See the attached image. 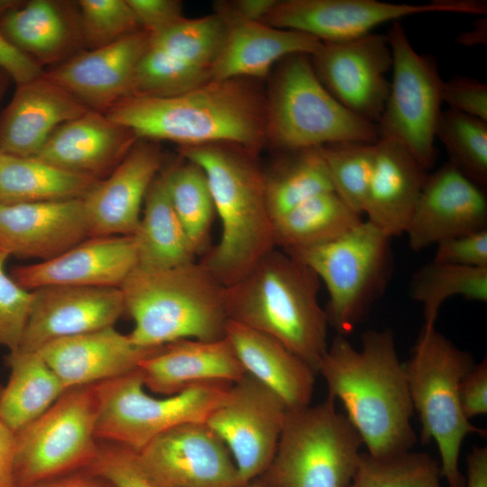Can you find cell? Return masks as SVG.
<instances>
[{
  "label": "cell",
  "mask_w": 487,
  "mask_h": 487,
  "mask_svg": "<svg viewBox=\"0 0 487 487\" xmlns=\"http://www.w3.org/2000/svg\"><path fill=\"white\" fill-rule=\"evenodd\" d=\"M328 397L339 400L367 454L376 458L410 451L414 409L404 365L391 329L368 330L362 346L337 335L317 366Z\"/></svg>",
  "instance_id": "cell-1"
},
{
  "label": "cell",
  "mask_w": 487,
  "mask_h": 487,
  "mask_svg": "<svg viewBox=\"0 0 487 487\" xmlns=\"http://www.w3.org/2000/svg\"><path fill=\"white\" fill-rule=\"evenodd\" d=\"M104 114L138 139L180 147L231 144L255 152L267 141L266 98L245 78H211L169 97L131 96Z\"/></svg>",
  "instance_id": "cell-2"
},
{
  "label": "cell",
  "mask_w": 487,
  "mask_h": 487,
  "mask_svg": "<svg viewBox=\"0 0 487 487\" xmlns=\"http://www.w3.org/2000/svg\"><path fill=\"white\" fill-rule=\"evenodd\" d=\"M180 153L203 170L221 223L219 242L200 262L227 287L276 249L264 172L253 152L231 144L181 147Z\"/></svg>",
  "instance_id": "cell-3"
},
{
  "label": "cell",
  "mask_w": 487,
  "mask_h": 487,
  "mask_svg": "<svg viewBox=\"0 0 487 487\" xmlns=\"http://www.w3.org/2000/svg\"><path fill=\"white\" fill-rule=\"evenodd\" d=\"M319 288L311 269L276 248L225 287L226 315L275 338L317 373L328 347L329 325L318 301Z\"/></svg>",
  "instance_id": "cell-4"
},
{
  "label": "cell",
  "mask_w": 487,
  "mask_h": 487,
  "mask_svg": "<svg viewBox=\"0 0 487 487\" xmlns=\"http://www.w3.org/2000/svg\"><path fill=\"white\" fill-rule=\"evenodd\" d=\"M120 289L124 313L134 322L129 336L138 346L225 337V287L200 262L161 270L136 267Z\"/></svg>",
  "instance_id": "cell-5"
},
{
  "label": "cell",
  "mask_w": 487,
  "mask_h": 487,
  "mask_svg": "<svg viewBox=\"0 0 487 487\" xmlns=\"http://www.w3.org/2000/svg\"><path fill=\"white\" fill-rule=\"evenodd\" d=\"M470 352L460 349L436 327L422 328L404 365L414 411L421 425V441H434L440 473L447 487H465L459 456L468 435H485L464 416L459 397L464 376L474 366Z\"/></svg>",
  "instance_id": "cell-6"
},
{
  "label": "cell",
  "mask_w": 487,
  "mask_h": 487,
  "mask_svg": "<svg viewBox=\"0 0 487 487\" xmlns=\"http://www.w3.org/2000/svg\"><path fill=\"white\" fill-rule=\"evenodd\" d=\"M266 127L267 141L280 152L379 139L377 124L342 106L303 53L277 64L266 99Z\"/></svg>",
  "instance_id": "cell-7"
},
{
  "label": "cell",
  "mask_w": 487,
  "mask_h": 487,
  "mask_svg": "<svg viewBox=\"0 0 487 487\" xmlns=\"http://www.w3.org/2000/svg\"><path fill=\"white\" fill-rule=\"evenodd\" d=\"M327 398L288 410L275 455L259 477L271 487H349L362 439Z\"/></svg>",
  "instance_id": "cell-8"
},
{
  "label": "cell",
  "mask_w": 487,
  "mask_h": 487,
  "mask_svg": "<svg viewBox=\"0 0 487 487\" xmlns=\"http://www.w3.org/2000/svg\"><path fill=\"white\" fill-rule=\"evenodd\" d=\"M231 385L202 383L157 398L145 391L140 369L96 383V436L139 452L169 429L186 423H206L224 401Z\"/></svg>",
  "instance_id": "cell-9"
},
{
  "label": "cell",
  "mask_w": 487,
  "mask_h": 487,
  "mask_svg": "<svg viewBox=\"0 0 487 487\" xmlns=\"http://www.w3.org/2000/svg\"><path fill=\"white\" fill-rule=\"evenodd\" d=\"M391 240L363 220L333 242L288 253L311 269L326 285V313L337 335L346 336L353 332L381 292L390 271Z\"/></svg>",
  "instance_id": "cell-10"
},
{
  "label": "cell",
  "mask_w": 487,
  "mask_h": 487,
  "mask_svg": "<svg viewBox=\"0 0 487 487\" xmlns=\"http://www.w3.org/2000/svg\"><path fill=\"white\" fill-rule=\"evenodd\" d=\"M98 401L95 384L66 391L15 434L14 477L25 487L86 470L96 458Z\"/></svg>",
  "instance_id": "cell-11"
},
{
  "label": "cell",
  "mask_w": 487,
  "mask_h": 487,
  "mask_svg": "<svg viewBox=\"0 0 487 487\" xmlns=\"http://www.w3.org/2000/svg\"><path fill=\"white\" fill-rule=\"evenodd\" d=\"M387 37L392 77L377 123L379 138L398 142L428 170L436 159V131L442 113L444 80L436 60L416 51L400 21L391 23Z\"/></svg>",
  "instance_id": "cell-12"
},
{
  "label": "cell",
  "mask_w": 487,
  "mask_h": 487,
  "mask_svg": "<svg viewBox=\"0 0 487 487\" xmlns=\"http://www.w3.org/2000/svg\"><path fill=\"white\" fill-rule=\"evenodd\" d=\"M427 13L483 15L482 0H436L426 4L378 0L278 1L263 23L311 35L321 42H339L370 32L378 25Z\"/></svg>",
  "instance_id": "cell-13"
},
{
  "label": "cell",
  "mask_w": 487,
  "mask_h": 487,
  "mask_svg": "<svg viewBox=\"0 0 487 487\" xmlns=\"http://www.w3.org/2000/svg\"><path fill=\"white\" fill-rule=\"evenodd\" d=\"M288 410L276 393L246 372L207 418L206 424L230 451L243 486L269 467Z\"/></svg>",
  "instance_id": "cell-14"
},
{
  "label": "cell",
  "mask_w": 487,
  "mask_h": 487,
  "mask_svg": "<svg viewBox=\"0 0 487 487\" xmlns=\"http://www.w3.org/2000/svg\"><path fill=\"white\" fill-rule=\"evenodd\" d=\"M310 60L321 83L342 106L377 124L390 91L392 56L387 34L322 42Z\"/></svg>",
  "instance_id": "cell-15"
},
{
  "label": "cell",
  "mask_w": 487,
  "mask_h": 487,
  "mask_svg": "<svg viewBox=\"0 0 487 487\" xmlns=\"http://www.w3.org/2000/svg\"><path fill=\"white\" fill-rule=\"evenodd\" d=\"M137 453L161 487H243L230 451L206 423L169 429Z\"/></svg>",
  "instance_id": "cell-16"
},
{
  "label": "cell",
  "mask_w": 487,
  "mask_h": 487,
  "mask_svg": "<svg viewBox=\"0 0 487 487\" xmlns=\"http://www.w3.org/2000/svg\"><path fill=\"white\" fill-rule=\"evenodd\" d=\"M486 191L449 162L428 173L405 232L409 247L487 229Z\"/></svg>",
  "instance_id": "cell-17"
},
{
  "label": "cell",
  "mask_w": 487,
  "mask_h": 487,
  "mask_svg": "<svg viewBox=\"0 0 487 487\" xmlns=\"http://www.w3.org/2000/svg\"><path fill=\"white\" fill-rule=\"evenodd\" d=\"M33 291V302L18 349L39 351L65 337L114 326L124 313L120 288L48 286Z\"/></svg>",
  "instance_id": "cell-18"
},
{
  "label": "cell",
  "mask_w": 487,
  "mask_h": 487,
  "mask_svg": "<svg viewBox=\"0 0 487 487\" xmlns=\"http://www.w3.org/2000/svg\"><path fill=\"white\" fill-rule=\"evenodd\" d=\"M161 164L162 154L154 142L137 141L119 165L81 198L88 237L133 235Z\"/></svg>",
  "instance_id": "cell-19"
},
{
  "label": "cell",
  "mask_w": 487,
  "mask_h": 487,
  "mask_svg": "<svg viewBox=\"0 0 487 487\" xmlns=\"http://www.w3.org/2000/svg\"><path fill=\"white\" fill-rule=\"evenodd\" d=\"M136 266L133 235L88 237L49 260L15 266L11 276L31 291L48 286L120 288Z\"/></svg>",
  "instance_id": "cell-20"
},
{
  "label": "cell",
  "mask_w": 487,
  "mask_h": 487,
  "mask_svg": "<svg viewBox=\"0 0 487 487\" xmlns=\"http://www.w3.org/2000/svg\"><path fill=\"white\" fill-rule=\"evenodd\" d=\"M143 30L76 55L44 76L89 110L106 113L132 94L137 65L146 51Z\"/></svg>",
  "instance_id": "cell-21"
},
{
  "label": "cell",
  "mask_w": 487,
  "mask_h": 487,
  "mask_svg": "<svg viewBox=\"0 0 487 487\" xmlns=\"http://www.w3.org/2000/svg\"><path fill=\"white\" fill-rule=\"evenodd\" d=\"M88 238L81 198L0 203V248L21 258H53Z\"/></svg>",
  "instance_id": "cell-22"
},
{
  "label": "cell",
  "mask_w": 487,
  "mask_h": 487,
  "mask_svg": "<svg viewBox=\"0 0 487 487\" xmlns=\"http://www.w3.org/2000/svg\"><path fill=\"white\" fill-rule=\"evenodd\" d=\"M139 139L106 114L89 110L60 125L35 158L96 180L107 177Z\"/></svg>",
  "instance_id": "cell-23"
},
{
  "label": "cell",
  "mask_w": 487,
  "mask_h": 487,
  "mask_svg": "<svg viewBox=\"0 0 487 487\" xmlns=\"http://www.w3.org/2000/svg\"><path fill=\"white\" fill-rule=\"evenodd\" d=\"M161 347L138 346L110 326L53 341L37 352L69 390L128 374Z\"/></svg>",
  "instance_id": "cell-24"
},
{
  "label": "cell",
  "mask_w": 487,
  "mask_h": 487,
  "mask_svg": "<svg viewBox=\"0 0 487 487\" xmlns=\"http://www.w3.org/2000/svg\"><path fill=\"white\" fill-rule=\"evenodd\" d=\"M87 111L44 74L19 84L0 114V153L34 157L60 125Z\"/></svg>",
  "instance_id": "cell-25"
},
{
  "label": "cell",
  "mask_w": 487,
  "mask_h": 487,
  "mask_svg": "<svg viewBox=\"0 0 487 487\" xmlns=\"http://www.w3.org/2000/svg\"><path fill=\"white\" fill-rule=\"evenodd\" d=\"M139 369L145 388L163 396L202 383H234L246 374L225 336L170 343L142 360Z\"/></svg>",
  "instance_id": "cell-26"
},
{
  "label": "cell",
  "mask_w": 487,
  "mask_h": 487,
  "mask_svg": "<svg viewBox=\"0 0 487 487\" xmlns=\"http://www.w3.org/2000/svg\"><path fill=\"white\" fill-rule=\"evenodd\" d=\"M363 215L391 238L405 234L427 170L400 143L379 138Z\"/></svg>",
  "instance_id": "cell-27"
},
{
  "label": "cell",
  "mask_w": 487,
  "mask_h": 487,
  "mask_svg": "<svg viewBox=\"0 0 487 487\" xmlns=\"http://www.w3.org/2000/svg\"><path fill=\"white\" fill-rule=\"evenodd\" d=\"M224 19L227 31L211 67L213 79L262 78L288 56H311L322 44L317 38L299 31L261 22Z\"/></svg>",
  "instance_id": "cell-28"
},
{
  "label": "cell",
  "mask_w": 487,
  "mask_h": 487,
  "mask_svg": "<svg viewBox=\"0 0 487 487\" xmlns=\"http://www.w3.org/2000/svg\"><path fill=\"white\" fill-rule=\"evenodd\" d=\"M225 336L245 372L276 393L289 410L311 403L317 372L275 338L229 320Z\"/></svg>",
  "instance_id": "cell-29"
},
{
  "label": "cell",
  "mask_w": 487,
  "mask_h": 487,
  "mask_svg": "<svg viewBox=\"0 0 487 487\" xmlns=\"http://www.w3.org/2000/svg\"><path fill=\"white\" fill-rule=\"evenodd\" d=\"M133 237L136 267L161 270L196 262L198 254L170 201L166 170L157 175L148 189Z\"/></svg>",
  "instance_id": "cell-30"
},
{
  "label": "cell",
  "mask_w": 487,
  "mask_h": 487,
  "mask_svg": "<svg viewBox=\"0 0 487 487\" xmlns=\"http://www.w3.org/2000/svg\"><path fill=\"white\" fill-rule=\"evenodd\" d=\"M7 383L0 391V419L16 433L42 415L68 391L39 352H10Z\"/></svg>",
  "instance_id": "cell-31"
},
{
  "label": "cell",
  "mask_w": 487,
  "mask_h": 487,
  "mask_svg": "<svg viewBox=\"0 0 487 487\" xmlns=\"http://www.w3.org/2000/svg\"><path fill=\"white\" fill-rule=\"evenodd\" d=\"M334 190L311 197L272 221L274 243L286 253L333 242L363 221Z\"/></svg>",
  "instance_id": "cell-32"
},
{
  "label": "cell",
  "mask_w": 487,
  "mask_h": 487,
  "mask_svg": "<svg viewBox=\"0 0 487 487\" xmlns=\"http://www.w3.org/2000/svg\"><path fill=\"white\" fill-rule=\"evenodd\" d=\"M0 32L39 64L61 58L81 36L61 5L49 0L14 6L0 18Z\"/></svg>",
  "instance_id": "cell-33"
},
{
  "label": "cell",
  "mask_w": 487,
  "mask_h": 487,
  "mask_svg": "<svg viewBox=\"0 0 487 487\" xmlns=\"http://www.w3.org/2000/svg\"><path fill=\"white\" fill-rule=\"evenodd\" d=\"M96 181L35 157L0 153V203L3 204L82 198Z\"/></svg>",
  "instance_id": "cell-34"
},
{
  "label": "cell",
  "mask_w": 487,
  "mask_h": 487,
  "mask_svg": "<svg viewBox=\"0 0 487 487\" xmlns=\"http://www.w3.org/2000/svg\"><path fill=\"white\" fill-rule=\"evenodd\" d=\"M281 152L264 172L265 198L272 221L311 197L333 190L319 148Z\"/></svg>",
  "instance_id": "cell-35"
},
{
  "label": "cell",
  "mask_w": 487,
  "mask_h": 487,
  "mask_svg": "<svg viewBox=\"0 0 487 487\" xmlns=\"http://www.w3.org/2000/svg\"><path fill=\"white\" fill-rule=\"evenodd\" d=\"M409 295L422 307L423 328L435 327L440 308L447 299L459 296L468 300L487 301V267H464L431 261L412 275Z\"/></svg>",
  "instance_id": "cell-36"
},
{
  "label": "cell",
  "mask_w": 487,
  "mask_h": 487,
  "mask_svg": "<svg viewBox=\"0 0 487 487\" xmlns=\"http://www.w3.org/2000/svg\"><path fill=\"white\" fill-rule=\"evenodd\" d=\"M168 191L176 215L197 254L207 251L216 215L207 177L196 163L185 162L166 170Z\"/></svg>",
  "instance_id": "cell-37"
},
{
  "label": "cell",
  "mask_w": 487,
  "mask_h": 487,
  "mask_svg": "<svg viewBox=\"0 0 487 487\" xmlns=\"http://www.w3.org/2000/svg\"><path fill=\"white\" fill-rule=\"evenodd\" d=\"M226 31L227 23L217 13L193 19L182 17L162 30L148 33L149 45L211 71Z\"/></svg>",
  "instance_id": "cell-38"
},
{
  "label": "cell",
  "mask_w": 487,
  "mask_h": 487,
  "mask_svg": "<svg viewBox=\"0 0 487 487\" xmlns=\"http://www.w3.org/2000/svg\"><path fill=\"white\" fill-rule=\"evenodd\" d=\"M448 161L487 190V122L450 109L442 111L436 131Z\"/></svg>",
  "instance_id": "cell-39"
},
{
  "label": "cell",
  "mask_w": 487,
  "mask_h": 487,
  "mask_svg": "<svg viewBox=\"0 0 487 487\" xmlns=\"http://www.w3.org/2000/svg\"><path fill=\"white\" fill-rule=\"evenodd\" d=\"M442 479L439 463L427 453L376 458L362 452L349 487H446Z\"/></svg>",
  "instance_id": "cell-40"
},
{
  "label": "cell",
  "mask_w": 487,
  "mask_h": 487,
  "mask_svg": "<svg viewBox=\"0 0 487 487\" xmlns=\"http://www.w3.org/2000/svg\"><path fill=\"white\" fill-rule=\"evenodd\" d=\"M375 142H342L318 147L333 190L362 216L375 164Z\"/></svg>",
  "instance_id": "cell-41"
},
{
  "label": "cell",
  "mask_w": 487,
  "mask_h": 487,
  "mask_svg": "<svg viewBox=\"0 0 487 487\" xmlns=\"http://www.w3.org/2000/svg\"><path fill=\"white\" fill-rule=\"evenodd\" d=\"M211 78L210 69L186 63L148 43L135 70L131 96H174Z\"/></svg>",
  "instance_id": "cell-42"
},
{
  "label": "cell",
  "mask_w": 487,
  "mask_h": 487,
  "mask_svg": "<svg viewBox=\"0 0 487 487\" xmlns=\"http://www.w3.org/2000/svg\"><path fill=\"white\" fill-rule=\"evenodd\" d=\"M78 5L81 39L89 50L142 30L127 0H80Z\"/></svg>",
  "instance_id": "cell-43"
},
{
  "label": "cell",
  "mask_w": 487,
  "mask_h": 487,
  "mask_svg": "<svg viewBox=\"0 0 487 487\" xmlns=\"http://www.w3.org/2000/svg\"><path fill=\"white\" fill-rule=\"evenodd\" d=\"M9 256L0 248V346L13 352L21 345L33 302V291L23 288L6 272Z\"/></svg>",
  "instance_id": "cell-44"
},
{
  "label": "cell",
  "mask_w": 487,
  "mask_h": 487,
  "mask_svg": "<svg viewBox=\"0 0 487 487\" xmlns=\"http://www.w3.org/2000/svg\"><path fill=\"white\" fill-rule=\"evenodd\" d=\"M86 470L113 487H161L145 471L136 451L114 443L99 444Z\"/></svg>",
  "instance_id": "cell-45"
},
{
  "label": "cell",
  "mask_w": 487,
  "mask_h": 487,
  "mask_svg": "<svg viewBox=\"0 0 487 487\" xmlns=\"http://www.w3.org/2000/svg\"><path fill=\"white\" fill-rule=\"evenodd\" d=\"M432 261L464 267H487V229L438 243Z\"/></svg>",
  "instance_id": "cell-46"
},
{
  "label": "cell",
  "mask_w": 487,
  "mask_h": 487,
  "mask_svg": "<svg viewBox=\"0 0 487 487\" xmlns=\"http://www.w3.org/2000/svg\"><path fill=\"white\" fill-rule=\"evenodd\" d=\"M442 101L448 109L487 122V85L466 77H454L442 85Z\"/></svg>",
  "instance_id": "cell-47"
},
{
  "label": "cell",
  "mask_w": 487,
  "mask_h": 487,
  "mask_svg": "<svg viewBox=\"0 0 487 487\" xmlns=\"http://www.w3.org/2000/svg\"><path fill=\"white\" fill-rule=\"evenodd\" d=\"M142 30L153 33L183 17L178 0H127Z\"/></svg>",
  "instance_id": "cell-48"
},
{
  "label": "cell",
  "mask_w": 487,
  "mask_h": 487,
  "mask_svg": "<svg viewBox=\"0 0 487 487\" xmlns=\"http://www.w3.org/2000/svg\"><path fill=\"white\" fill-rule=\"evenodd\" d=\"M462 410L467 419L487 413V360L482 359L464 376L459 387Z\"/></svg>",
  "instance_id": "cell-49"
},
{
  "label": "cell",
  "mask_w": 487,
  "mask_h": 487,
  "mask_svg": "<svg viewBox=\"0 0 487 487\" xmlns=\"http://www.w3.org/2000/svg\"><path fill=\"white\" fill-rule=\"evenodd\" d=\"M0 70L16 85L31 81L44 74L37 61L15 47L1 32Z\"/></svg>",
  "instance_id": "cell-50"
},
{
  "label": "cell",
  "mask_w": 487,
  "mask_h": 487,
  "mask_svg": "<svg viewBox=\"0 0 487 487\" xmlns=\"http://www.w3.org/2000/svg\"><path fill=\"white\" fill-rule=\"evenodd\" d=\"M277 2V0H237L221 4L217 14L225 19L263 23Z\"/></svg>",
  "instance_id": "cell-51"
},
{
  "label": "cell",
  "mask_w": 487,
  "mask_h": 487,
  "mask_svg": "<svg viewBox=\"0 0 487 487\" xmlns=\"http://www.w3.org/2000/svg\"><path fill=\"white\" fill-rule=\"evenodd\" d=\"M14 460L15 434L0 419V487H18Z\"/></svg>",
  "instance_id": "cell-52"
},
{
  "label": "cell",
  "mask_w": 487,
  "mask_h": 487,
  "mask_svg": "<svg viewBox=\"0 0 487 487\" xmlns=\"http://www.w3.org/2000/svg\"><path fill=\"white\" fill-rule=\"evenodd\" d=\"M465 487H487V447L473 446L466 456Z\"/></svg>",
  "instance_id": "cell-53"
},
{
  "label": "cell",
  "mask_w": 487,
  "mask_h": 487,
  "mask_svg": "<svg viewBox=\"0 0 487 487\" xmlns=\"http://www.w3.org/2000/svg\"><path fill=\"white\" fill-rule=\"evenodd\" d=\"M25 487H113L87 470L69 473Z\"/></svg>",
  "instance_id": "cell-54"
},
{
  "label": "cell",
  "mask_w": 487,
  "mask_h": 487,
  "mask_svg": "<svg viewBox=\"0 0 487 487\" xmlns=\"http://www.w3.org/2000/svg\"><path fill=\"white\" fill-rule=\"evenodd\" d=\"M486 39L487 20L484 18L477 21L471 31L461 33L456 39V41L462 45L473 46L486 44Z\"/></svg>",
  "instance_id": "cell-55"
},
{
  "label": "cell",
  "mask_w": 487,
  "mask_h": 487,
  "mask_svg": "<svg viewBox=\"0 0 487 487\" xmlns=\"http://www.w3.org/2000/svg\"><path fill=\"white\" fill-rule=\"evenodd\" d=\"M10 78L2 70H0V100L5 92Z\"/></svg>",
  "instance_id": "cell-56"
},
{
  "label": "cell",
  "mask_w": 487,
  "mask_h": 487,
  "mask_svg": "<svg viewBox=\"0 0 487 487\" xmlns=\"http://www.w3.org/2000/svg\"><path fill=\"white\" fill-rule=\"evenodd\" d=\"M243 487H271V486H270L269 484L262 481L260 478H257L250 482L249 483L245 484Z\"/></svg>",
  "instance_id": "cell-57"
}]
</instances>
